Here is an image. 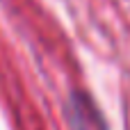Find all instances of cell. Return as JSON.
Here are the masks:
<instances>
[{
	"instance_id": "1",
	"label": "cell",
	"mask_w": 130,
	"mask_h": 130,
	"mask_svg": "<svg viewBox=\"0 0 130 130\" xmlns=\"http://www.w3.org/2000/svg\"><path fill=\"white\" fill-rule=\"evenodd\" d=\"M66 121H69V130H107V123L98 105L85 91L71 94L66 105Z\"/></svg>"
}]
</instances>
